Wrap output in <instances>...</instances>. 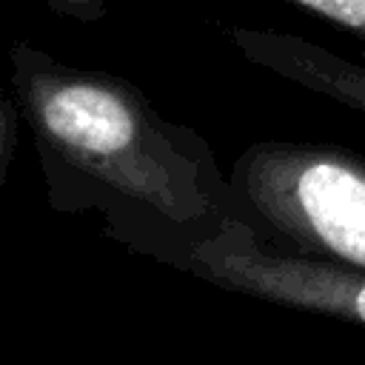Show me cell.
I'll use <instances>...</instances> for the list:
<instances>
[{
    "label": "cell",
    "instance_id": "obj_3",
    "mask_svg": "<svg viewBox=\"0 0 365 365\" xmlns=\"http://www.w3.org/2000/svg\"><path fill=\"white\" fill-rule=\"evenodd\" d=\"M336 23L354 26V29H365V0H297Z\"/></svg>",
    "mask_w": 365,
    "mask_h": 365
},
{
    "label": "cell",
    "instance_id": "obj_4",
    "mask_svg": "<svg viewBox=\"0 0 365 365\" xmlns=\"http://www.w3.org/2000/svg\"><path fill=\"white\" fill-rule=\"evenodd\" d=\"M348 308H351V311L365 322V282L354 288V294L348 297Z\"/></svg>",
    "mask_w": 365,
    "mask_h": 365
},
{
    "label": "cell",
    "instance_id": "obj_1",
    "mask_svg": "<svg viewBox=\"0 0 365 365\" xmlns=\"http://www.w3.org/2000/svg\"><path fill=\"white\" fill-rule=\"evenodd\" d=\"M242 185L279 231L365 268V163L274 148L245 157Z\"/></svg>",
    "mask_w": 365,
    "mask_h": 365
},
{
    "label": "cell",
    "instance_id": "obj_2",
    "mask_svg": "<svg viewBox=\"0 0 365 365\" xmlns=\"http://www.w3.org/2000/svg\"><path fill=\"white\" fill-rule=\"evenodd\" d=\"M40 117L57 140L86 154L123 151L137 131L134 114L125 103L117 94L88 83H71L51 91Z\"/></svg>",
    "mask_w": 365,
    "mask_h": 365
}]
</instances>
